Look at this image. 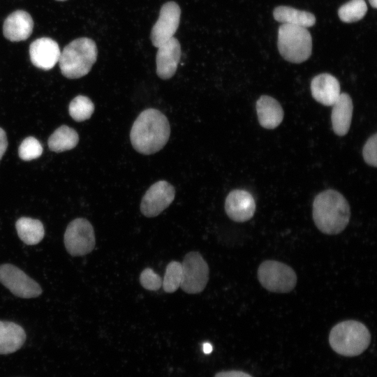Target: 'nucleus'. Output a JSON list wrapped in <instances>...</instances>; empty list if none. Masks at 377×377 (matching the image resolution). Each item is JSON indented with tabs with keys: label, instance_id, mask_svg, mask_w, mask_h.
<instances>
[{
	"label": "nucleus",
	"instance_id": "1",
	"mask_svg": "<svg viewBox=\"0 0 377 377\" xmlns=\"http://www.w3.org/2000/svg\"><path fill=\"white\" fill-rule=\"evenodd\" d=\"M170 135V126L167 117L156 109L148 108L141 112L133 122L130 139L135 151L149 155L163 149Z\"/></svg>",
	"mask_w": 377,
	"mask_h": 377
},
{
	"label": "nucleus",
	"instance_id": "2",
	"mask_svg": "<svg viewBox=\"0 0 377 377\" xmlns=\"http://www.w3.org/2000/svg\"><path fill=\"white\" fill-rule=\"evenodd\" d=\"M313 219L317 228L324 234L337 235L347 226L350 217V205L339 192L327 189L314 198Z\"/></svg>",
	"mask_w": 377,
	"mask_h": 377
},
{
	"label": "nucleus",
	"instance_id": "3",
	"mask_svg": "<svg viewBox=\"0 0 377 377\" xmlns=\"http://www.w3.org/2000/svg\"><path fill=\"white\" fill-rule=\"evenodd\" d=\"M97 56V47L92 39L83 37L73 40L61 52L59 63L62 75L70 79L86 75Z\"/></svg>",
	"mask_w": 377,
	"mask_h": 377
},
{
	"label": "nucleus",
	"instance_id": "4",
	"mask_svg": "<svg viewBox=\"0 0 377 377\" xmlns=\"http://www.w3.org/2000/svg\"><path fill=\"white\" fill-rule=\"evenodd\" d=\"M371 334L362 323L348 320L335 325L329 335L331 348L338 354L346 357L357 356L369 346Z\"/></svg>",
	"mask_w": 377,
	"mask_h": 377
},
{
	"label": "nucleus",
	"instance_id": "5",
	"mask_svg": "<svg viewBox=\"0 0 377 377\" xmlns=\"http://www.w3.org/2000/svg\"><path fill=\"white\" fill-rule=\"evenodd\" d=\"M278 49L288 61L300 64L311 54L312 39L305 27L282 24L278 31Z\"/></svg>",
	"mask_w": 377,
	"mask_h": 377
},
{
	"label": "nucleus",
	"instance_id": "6",
	"mask_svg": "<svg viewBox=\"0 0 377 377\" xmlns=\"http://www.w3.org/2000/svg\"><path fill=\"white\" fill-rule=\"evenodd\" d=\"M258 279L266 290L277 293H287L294 289L297 275L292 267L276 260H265L258 269Z\"/></svg>",
	"mask_w": 377,
	"mask_h": 377
},
{
	"label": "nucleus",
	"instance_id": "7",
	"mask_svg": "<svg viewBox=\"0 0 377 377\" xmlns=\"http://www.w3.org/2000/svg\"><path fill=\"white\" fill-rule=\"evenodd\" d=\"M182 281L180 287L188 294H197L205 288L209 269L207 262L198 251L186 253L182 263Z\"/></svg>",
	"mask_w": 377,
	"mask_h": 377
},
{
	"label": "nucleus",
	"instance_id": "8",
	"mask_svg": "<svg viewBox=\"0 0 377 377\" xmlns=\"http://www.w3.org/2000/svg\"><path fill=\"white\" fill-rule=\"evenodd\" d=\"M64 239L67 251L73 256L89 253L96 244L93 226L84 218L75 219L68 225Z\"/></svg>",
	"mask_w": 377,
	"mask_h": 377
},
{
	"label": "nucleus",
	"instance_id": "9",
	"mask_svg": "<svg viewBox=\"0 0 377 377\" xmlns=\"http://www.w3.org/2000/svg\"><path fill=\"white\" fill-rule=\"evenodd\" d=\"M0 282L13 295L22 298L36 297L42 293L38 283L11 264L0 266Z\"/></svg>",
	"mask_w": 377,
	"mask_h": 377
},
{
	"label": "nucleus",
	"instance_id": "10",
	"mask_svg": "<svg viewBox=\"0 0 377 377\" xmlns=\"http://www.w3.org/2000/svg\"><path fill=\"white\" fill-rule=\"evenodd\" d=\"M175 197V189L172 184L165 180L158 181L143 195L140 212L146 217H155L170 205Z\"/></svg>",
	"mask_w": 377,
	"mask_h": 377
},
{
	"label": "nucleus",
	"instance_id": "11",
	"mask_svg": "<svg viewBox=\"0 0 377 377\" xmlns=\"http://www.w3.org/2000/svg\"><path fill=\"white\" fill-rule=\"evenodd\" d=\"M181 9L174 1L164 3L159 16L152 27L151 40L154 47H158L173 37L180 21Z\"/></svg>",
	"mask_w": 377,
	"mask_h": 377
},
{
	"label": "nucleus",
	"instance_id": "12",
	"mask_svg": "<svg viewBox=\"0 0 377 377\" xmlns=\"http://www.w3.org/2000/svg\"><path fill=\"white\" fill-rule=\"evenodd\" d=\"M225 211L228 216L235 222L247 221L253 217L256 211L254 198L246 190H232L226 198Z\"/></svg>",
	"mask_w": 377,
	"mask_h": 377
},
{
	"label": "nucleus",
	"instance_id": "13",
	"mask_svg": "<svg viewBox=\"0 0 377 377\" xmlns=\"http://www.w3.org/2000/svg\"><path fill=\"white\" fill-rule=\"evenodd\" d=\"M61 54L58 43L50 38H40L29 46L31 63L37 68L47 71L59 61Z\"/></svg>",
	"mask_w": 377,
	"mask_h": 377
},
{
	"label": "nucleus",
	"instance_id": "14",
	"mask_svg": "<svg viewBox=\"0 0 377 377\" xmlns=\"http://www.w3.org/2000/svg\"><path fill=\"white\" fill-rule=\"evenodd\" d=\"M156 53V74L162 80H168L175 73L181 58V46L172 37L159 46Z\"/></svg>",
	"mask_w": 377,
	"mask_h": 377
},
{
	"label": "nucleus",
	"instance_id": "15",
	"mask_svg": "<svg viewBox=\"0 0 377 377\" xmlns=\"http://www.w3.org/2000/svg\"><path fill=\"white\" fill-rule=\"evenodd\" d=\"M34 21L27 11L17 10L10 13L4 20L3 34L4 37L12 42L27 40L31 34Z\"/></svg>",
	"mask_w": 377,
	"mask_h": 377
},
{
	"label": "nucleus",
	"instance_id": "16",
	"mask_svg": "<svg viewBox=\"0 0 377 377\" xmlns=\"http://www.w3.org/2000/svg\"><path fill=\"white\" fill-rule=\"evenodd\" d=\"M313 98L323 105L332 106L340 95L338 80L329 73L315 76L311 82Z\"/></svg>",
	"mask_w": 377,
	"mask_h": 377
},
{
	"label": "nucleus",
	"instance_id": "17",
	"mask_svg": "<svg viewBox=\"0 0 377 377\" xmlns=\"http://www.w3.org/2000/svg\"><path fill=\"white\" fill-rule=\"evenodd\" d=\"M332 106L331 121L333 131L339 136H343L348 132L352 121V98L346 93L340 94Z\"/></svg>",
	"mask_w": 377,
	"mask_h": 377
},
{
	"label": "nucleus",
	"instance_id": "18",
	"mask_svg": "<svg viewBox=\"0 0 377 377\" xmlns=\"http://www.w3.org/2000/svg\"><path fill=\"white\" fill-rule=\"evenodd\" d=\"M256 108L260 125L267 129L276 128L283 121V110L275 98L263 95L257 101Z\"/></svg>",
	"mask_w": 377,
	"mask_h": 377
},
{
	"label": "nucleus",
	"instance_id": "19",
	"mask_svg": "<svg viewBox=\"0 0 377 377\" xmlns=\"http://www.w3.org/2000/svg\"><path fill=\"white\" fill-rule=\"evenodd\" d=\"M26 340L24 329L19 325L0 321V354L13 353L19 350Z\"/></svg>",
	"mask_w": 377,
	"mask_h": 377
},
{
	"label": "nucleus",
	"instance_id": "20",
	"mask_svg": "<svg viewBox=\"0 0 377 377\" xmlns=\"http://www.w3.org/2000/svg\"><path fill=\"white\" fill-rule=\"evenodd\" d=\"M273 15L276 21L283 24L305 28L313 26L316 22L315 16L312 13L288 6L276 7Z\"/></svg>",
	"mask_w": 377,
	"mask_h": 377
},
{
	"label": "nucleus",
	"instance_id": "21",
	"mask_svg": "<svg viewBox=\"0 0 377 377\" xmlns=\"http://www.w3.org/2000/svg\"><path fill=\"white\" fill-rule=\"evenodd\" d=\"M15 228L18 237L27 245L38 244L45 235L43 225L38 219L21 217L16 221Z\"/></svg>",
	"mask_w": 377,
	"mask_h": 377
},
{
	"label": "nucleus",
	"instance_id": "22",
	"mask_svg": "<svg viewBox=\"0 0 377 377\" xmlns=\"http://www.w3.org/2000/svg\"><path fill=\"white\" fill-rule=\"evenodd\" d=\"M79 137L77 132L67 126H61L57 128L48 140L50 150L61 152L69 150L77 145Z\"/></svg>",
	"mask_w": 377,
	"mask_h": 377
},
{
	"label": "nucleus",
	"instance_id": "23",
	"mask_svg": "<svg viewBox=\"0 0 377 377\" xmlns=\"http://www.w3.org/2000/svg\"><path fill=\"white\" fill-rule=\"evenodd\" d=\"M68 110L75 121H83L91 117L94 111V105L90 98L80 95L71 101Z\"/></svg>",
	"mask_w": 377,
	"mask_h": 377
},
{
	"label": "nucleus",
	"instance_id": "24",
	"mask_svg": "<svg viewBox=\"0 0 377 377\" xmlns=\"http://www.w3.org/2000/svg\"><path fill=\"white\" fill-rule=\"evenodd\" d=\"M367 10L364 0H351L343 4L338 11L339 17L344 22H354L361 20Z\"/></svg>",
	"mask_w": 377,
	"mask_h": 377
},
{
	"label": "nucleus",
	"instance_id": "25",
	"mask_svg": "<svg viewBox=\"0 0 377 377\" xmlns=\"http://www.w3.org/2000/svg\"><path fill=\"white\" fill-rule=\"evenodd\" d=\"M182 273L181 263L171 261L168 264L162 281V286L165 293H172L180 287Z\"/></svg>",
	"mask_w": 377,
	"mask_h": 377
},
{
	"label": "nucleus",
	"instance_id": "26",
	"mask_svg": "<svg viewBox=\"0 0 377 377\" xmlns=\"http://www.w3.org/2000/svg\"><path fill=\"white\" fill-rule=\"evenodd\" d=\"M19 156L24 161H31L38 158L43 153L40 142L34 137L25 138L19 147Z\"/></svg>",
	"mask_w": 377,
	"mask_h": 377
},
{
	"label": "nucleus",
	"instance_id": "27",
	"mask_svg": "<svg viewBox=\"0 0 377 377\" xmlns=\"http://www.w3.org/2000/svg\"><path fill=\"white\" fill-rule=\"evenodd\" d=\"M163 279L151 268H145L140 275L141 286L148 290H157L162 286Z\"/></svg>",
	"mask_w": 377,
	"mask_h": 377
},
{
	"label": "nucleus",
	"instance_id": "28",
	"mask_svg": "<svg viewBox=\"0 0 377 377\" xmlns=\"http://www.w3.org/2000/svg\"><path fill=\"white\" fill-rule=\"evenodd\" d=\"M376 143L377 134L371 135L364 144L362 149V156L364 161L369 165L376 167Z\"/></svg>",
	"mask_w": 377,
	"mask_h": 377
},
{
	"label": "nucleus",
	"instance_id": "29",
	"mask_svg": "<svg viewBox=\"0 0 377 377\" xmlns=\"http://www.w3.org/2000/svg\"><path fill=\"white\" fill-rule=\"evenodd\" d=\"M214 377H253L250 374L237 370L221 371L215 374Z\"/></svg>",
	"mask_w": 377,
	"mask_h": 377
},
{
	"label": "nucleus",
	"instance_id": "30",
	"mask_svg": "<svg viewBox=\"0 0 377 377\" xmlns=\"http://www.w3.org/2000/svg\"><path fill=\"white\" fill-rule=\"evenodd\" d=\"M8 147L7 137L5 131L0 128V160L3 156Z\"/></svg>",
	"mask_w": 377,
	"mask_h": 377
},
{
	"label": "nucleus",
	"instance_id": "31",
	"mask_svg": "<svg viewBox=\"0 0 377 377\" xmlns=\"http://www.w3.org/2000/svg\"><path fill=\"white\" fill-rule=\"evenodd\" d=\"M202 349H203V352L205 354H209L212 353V350H213V348H212V346L211 343L207 342V343H205L203 344V347H202Z\"/></svg>",
	"mask_w": 377,
	"mask_h": 377
},
{
	"label": "nucleus",
	"instance_id": "32",
	"mask_svg": "<svg viewBox=\"0 0 377 377\" xmlns=\"http://www.w3.org/2000/svg\"><path fill=\"white\" fill-rule=\"evenodd\" d=\"M369 3L371 6L374 8H376L377 6V0H369Z\"/></svg>",
	"mask_w": 377,
	"mask_h": 377
},
{
	"label": "nucleus",
	"instance_id": "33",
	"mask_svg": "<svg viewBox=\"0 0 377 377\" xmlns=\"http://www.w3.org/2000/svg\"><path fill=\"white\" fill-rule=\"evenodd\" d=\"M56 1H66V0H56Z\"/></svg>",
	"mask_w": 377,
	"mask_h": 377
}]
</instances>
